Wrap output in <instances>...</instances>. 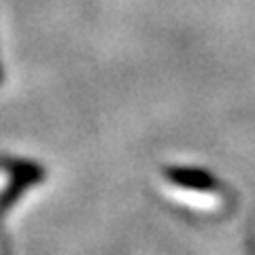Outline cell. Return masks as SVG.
I'll list each match as a JSON object with an SVG mask.
<instances>
[{
  "label": "cell",
  "mask_w": 255,
  "mask_h": 255,
  "mask_svg": "<svg viewBox=\"0 0 255 255\" xmlns=\"http://www.w3.org/2000/svg\"><path fill=\"white\" fill-rule=\"evenodd\" d=\"M168 179L177 185L185 187V189H196V191H213L217 187V181L206 170L200 168H170L168 172Z\"/></svg>",
  "instance_id": "6da1fadb"
},
{
  "label": "cell",
  "mask_w": 255,
  "mask_h": 255,
  "mask_svg": "<svg viewBox=\"0 0 255 255\" xmlns=\"http://www.w3.org/2000/svg\"><path fill=\"white\" fill-rule=\"evenodd\" d=\"M0 81H2V70H0Z\"/></svg>",
  "instance_id": "7a4b0ae2"
}]
</instances>
